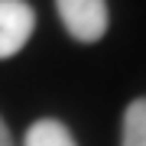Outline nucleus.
I'll return each mask as SVG.
<instances>
[{"mask_svg":"<svg viewBox=\"0 0 146 146\" xmlns=\"http://www.w3.org/2000/svg\"><path fill=\"white\" fill-rule=\"evenodd\" d=\"M36 29V10L26 0H0V58L16 55Z\"/></svg>","mask_w":146,"mask_h":146,"instance_id":"obj_2","label":"nucleus"},{"mask_svg":"<svg viewBox=\"0 0 146 146\" xmlns=\"http://www.w3.org/2000/svg\"><path fill=\"white\" fill-rule=\"evenodd\" d=\"M0 146H13V136H10V130H7L3 120H0Z\"/></svg>","mask_w":146,"mask_h":146,"instance_id":"obj_5","label":"nucleus"},{"mask_svg":"<svg viewBox=\"0 0 146 146\" xmlns=\"http://www.w3.org/2000/svg\"><path fill=\"white\" fill-rule=\"evenodd\" d=\"M120 146H146V98L130 101L123 114V140Z\"/></svg>","mask_w":146,"mask_h":146,"instance_id":"obj_4","label":"nucleus"},{"mask_svg":"<svg viewBox=\"0 0 146 146\" xmlns=\"http://www.w3.org/2000/svg\"><path fill=\"white\" fill-rule=\"evenodd\" d=\"M62 26L78 42H98L107 33V0H55Z\"/></svg>","mask_w":146,"mask_h":146,"instance_id":"obj_1","label":"nucleus"},{"mask_svg":"<svg viewBox=\"0 0 146 146\" xmlns=\"http://www.w3.org/2000/svg\"><path fill=\"white\" fill-rule=\"evenodd\" d=\"M23 146H75V140H72L65 123L46 117V120H36L26 130V143Z\"/></svg>","mask_w":146,"mask_h":146,"instance_id":"obj_3","label":"nucleus"}]
</instances>
